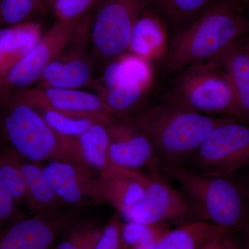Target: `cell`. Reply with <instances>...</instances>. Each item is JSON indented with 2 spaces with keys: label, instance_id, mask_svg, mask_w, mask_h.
Returning <instances> with one entry per match:
<instances>
[{
  "label": "cell",
  "instance_id": "8",
  "mask_svg": "<svg viewBox=\"0 0 249 249\" xmlns=\"http://www.w3.org/2000/svg\"><path fill=\"white\" fill-rule=\"evenodd\" d=\"M83 17L57 21L27 54L0 77V109L15 93L31 88L40 80L47 67L71 42Z\"/></svg>",
  "mask_w": 249,
  "mask_h": 249
},
{
  "label": "cell",
  "instance_id": "3",
  "mask_svg": "<svg viewBox=\"0 0 249 249\" xmlns=\"http://www.w3.org/2000/svg\"><path fill=\"white\" fill-rule=\"evenodd\" d=\"M163 171L178 181L197 220L235 234L248 231V201L244 187L233 175H205L183 165Z\"/></svg>",
  "mask_w": 249,
  "mask_h": 249
},
{
  "label": "cell",
  "instance_id": "12",
  "mask_svg": "<svg viewBox=\"0 0 249 249\" xmlns=\"http://www.w3.org/2000/svg\"><path fill=\"white\" fill-rule=\"evenodd\" d=\"M127 222L152 224L186 222L193 217L182 194L163 178L152 174L143 196L121 213Z\"/></svg>",
  "mask_w": 249,
  "mask_h": 249
},
{
  "label": "cell",
  "instance_id": "27",
  "mask_svg": "<svg viewBox=\"0 0 249 249\" xmlns=\"http://www.w3.org/2000/svg\"><path fill=\"white\" fill-rule=\"evenodd\" d=\"M36 109L52 129L67 137H78L89 129L93 124L103 122L95 119L76 117L45 108Z\"/></svg>",
  "mask_w": 249,
  "mask_h": 249
},
{
  "label": "cell",
  "instance_id": "16",
  "mask_svg": "<svg viewBox=\"0 0 249 249\" xmlns=\"http://www.w3.org/2000/svg\"><path fill=\"white\" fill-rule=\"evenodd\" d=\"M209 60L227 73L235 97L236 121L249 124V53L238 39Z\"/></svg>",
  "mask_w": 249,
  "mask_h": 249
},
{
  "label": "cell",
  "instance_id": "25",
  "mask_svg": "<svg viewBox=\"0 0 249 249\" xmlns=\"http://www.w3.org/2000/svg\"><path fill=\"white\" fill-rule=\"evenodd\" d=\"M169 231L167 222L147 224L127 222L121 227L123 249H134L149 244L158 243Z\"/></svg>",
  "mask_w": 249,
  "mask_h": 249
},
{
  "label": "cell",
  "instance_id": "15",
  "mask_svg": "<svg viewBox=\"0 0 249 249\" xmlns=\"http://www.w3.org/2000/svg\"><path fill=\"white\" fill-rule=\"evenodd\" d=\"M42 170L64 204L76 207L106 204L98 177L89 165L52 161Z\"/></svg>",
  "mask_w": 249,
  "mask_h": 249
},
{
  "label": "cell",
  "instance_id": "28",
  "mask_svg": "<svg viewBox=\"0 0 249 249\" xmlns=\"http://www.w3.org/2000/svg\"><path fill=\"white\" fill-rule=\"evenodd\" d=\"M39 10H42L40 0H0V29L29 22Z\"/></svg>",
  "mask_w": 249,
  "mask_h": 249
},
{
  "label": "cell",
  "instance_id": "11",
  "mask_svg": "<svg viewBox=\"0 0 249 249\" xmlns=\"http://www.w3.org/2000/svg\"><path fill=\"white\" fill-rule=\"evenodd\" d=\"M92 16L82 18L76 34L63 52L47 67L37 88L78 89L92 83L91 67L85 56V44L91 33Z\"/></svg>",
  "mask_w": 249,
  "mask_h": 249
},
{
  "label": "cell",
  "instance_id": "13",
  "mask_svg": "<svg viewBox=\"0 0 249 249\" xmlns=\"http://www.w3.org/2000/svg\"><path fill=\"white\" fill-rule=\"evenodd\" d=\"M108 129L111 165L134 170L144 167L153 173L160 169L151 140L132 118L113 117Z\"/></svg>",
  "mask_w": 249,
  "mask_h": 249
},
{
  "label": "cell",
  "instance_id": "32",
  "mask_svg": "<svg viewBox=\"0 0 249 249\" xmlns=\"http://www.w3.org/2000/svg\"><path fill=\"white\" fill-rule=\"evenodd\" d=\"M199 249H242L235 233L222 229Z\"/></svg>",
  "mask_w": 249,
  "mask_h": 249
},
{
  "label": "cell",
  "instance_id": "31",
  "mask_svg": "<svg viewBox=\"0 0 249 249\" xmlns=\"http://www.w3.org/2000/svg\"><path fill=\"white\" fill-rule=\"evenodd\" d=\"M122 224L117 215L111 218L103 228L102 235L95 249H123L121 240Z\"/></svg>",
  "mask_w": 249,
  "mask_h": 249
},
{
  "label": "cell",
  "instance_id": "14",
  "mask_svg": "<svg viewBox=\"0 0 249 249\" xmlns=\"http://www.w3.org/2000/svg\"><path fill=\"white\" fill-rule=\"evenodd\" d=\"M73 216L58 211L15 221L0 231V249H52Z\"/></svg>",
  "mask_w": 249,
  "mask_h": 249
},
{
  "label": "cell",
  "instance_id": "7",
  "mask_svg": "<svg viewBox=\"0 0 249 249\" xmlns=\"http://www.w3.org/2000/svg\"><path fill=\"white\" fill-rule=\"evenodd\" d=\"M181 165L205 175H234L249 165V124L231 119L216 126Z\"/></svg>",
  "mask_w": 249,
  "mask_h": 249
},
{
  "label": "cell",
  "instance_id": "9",
  "mask_svg": "<svg viewBox=\"0 0 249 249\" xmlns=\"http://www.w3.org/2000/svg\"><path fill=\"white\" fill-rule=\"evenodd\" d=\"M153 4L154 0H101L90 33L95 55L107 63L128 52L136 22Z\"/></svg>",
  "mask_w": 249,
  "mask_h": 249
},
{
  "label": "cell",
  "instance_id": "36",
  "mask_svg": "<svg viewBox=\"0 0 249 249\" xmlns=\"http://www.w3.org/2000/svg\"><path fill=\"white\" fill-rule=\"evenodd\" d=\"M246 2L249 3V0H244Z\"/></svg>",
  "mask_w": 249,
  "mask_h": 249
},
{
  "label": "cell",
  "instance_id": "18",
  "mask_svg": "<svg viewBox=\"0 0 249 249\" xmlns=\"http://www.w3.org/2000/svg\"><path fill=\"white\" fill-rule=\"evenodd\" d=\"M169 45L165 18L156 8H148L134 25L127 52L151 62H161Z\"/></svg>",
  "mask_w": 249,
  "mask_h": 249
},
{
  "label": "cell",
  "instance_id": "30",
  "mask_svg": "<svg viewBox=\"0 0 249 249\" xmlns=\"http://www.w3.org/2000/svg\"><path fill=\"white\" fill-rule=\"evenodd\" d=\"M16 201L0 179V231L23 217L16 209Z\"/></svg>",
  "mask_w": 249,
  "mask_h": 249
},
{
  "label": "cell",
  "instance_id": "5",
  "mask_svg": "<svg viewBox=\"0 0 249 249\" xmlns=\"http://www.w3.org/2000/svg\"><path fill=\"white\" fill-rule=\"evenodd\" d=\"M178 71L166 101L201 114L236 120L233 91L222 67L209 60Z\"/></svg>",
  "mask_w": 249,
  "mask_h": 249
},
{
  "label": "cell",
  "instance_id": "17",
  "mask_svg": "<svg viewBox=\"0 0 249 249\" xmlns=\"http://www.w3.org/2000/svg\"><path fill=\"white\" fill-rule=\"evenodd\" d=\"M98 180L106 204H110L121 214L142 197L150 177L110 165L100 172Z\"/></svg>",
  "mask_w": 249,
  "mask_h": 249
},
{
  "label": "cell",
  "instance_id": "34",
  "mask_svg": "<svg viewBox=\"0 0 249 249\" xmlns=\"http://www.w3.org/2000/svg\"><path fill=\"white\" fill-rule=\"evenodd\" d=\"M242 42H243V45L245 46V49H247V52H248L249 53V36L247 39L242 40Z\"/></svg>",
  "mask_w": 249,
  "mask_h": 249
},
{
  "label": "cell",
  "instance_id": "22",
  "mask_svg": "<svg viewBox=\"0 0 249 249\" xmlns=\"http://www.w3.org/2000/svg\"><path fill=\"white\" fill-rule=\"evenodd\" d=\"M109 124L96 123L78 137L85 163L99 172L111 165L109 160Z\"/></svg>",
  "mask_w": 249,
  "mask_h": 249
},
{
  "label": "cell",
  "instance_id": "21",
  "mask_svg": "<svg viewBox=\"0 0 249 249\" xmlns=\"http://www.w3.org/2000/svg\"><path fill=\"white\" fill-rule=\"evenodd\" d=\"M222 229L203 221L186 223L167 232L155 249H199Z\"/></svg>",
  "mask_w": 249,
  "mask_h": 249
},
{
  "label": "cell",
  "instance_id": "29",
  "mask_svg": "<svg viewBox=\"0 0 249 249\" xmlns=\"http://www.w3.org/2000/svg\"><path fill=\"white\" fill-rule=\"evenodd\" d=\"M100 1L101 0H58L52 9L58 20H67L89 14Z\"/></svg>",
  "mask_w": 249,
  "mask_h": 249
},
{
  "label": "cell",
  "instance_id": "26",
  "mask_svg": "<svg viewBox=\"0 0 249 249\" xmlns=\"http://www.w3.org/2000/svg\"><path fill=\"white\" fill-rule=\"evenodd\" d=\"M103 230L93 222H72L52 249H95Z\"/></svg>",
  "mask_w": 249,
  "mask_h": 249
},
{
  "label": "cell",
  "instance_id": "33",
  "mask_svg": "<svg viewBox=\"0 0 249 249\" xmlns=\"http://www.w3.org/2000/svg\"><path fill=\"white\" fill-rule=\"evenodd\" d=\"M58 0H40L41 6H42V10L45 9V8L52 7V6Z\"/></svg>",
  "mask_w": 249,
  "mask_h": 249
},
{
  "label": "cell",
  "instance_id": "2",
  "mask_svg": "<svg viewBox=\"0 0 249 249\" xmlns=\"http://www.w3.org/2000/svg\"><path fill=\"white\" fill-rule=\"evenodd\" d=\"M132 119L151 140L163 170L182 165L216 126L232 118L207 116L165 100L142 107Z\"/></svg>",
  "mask_w": 249,
  "mask_h": 249
},
{
  "label": "cell",
  "instance_id": "35",
  "mask_svg": "<svg viewBox=\"0 0 249 249\" xmlns=\"http://www.w3.org/2000/svg\"><path fill=\"white\" fill-rule=\"evenodd\" d=\"M242 249H249V229L248 231V236H247V242H246L245 247L244 248H242Z\"/></svg>",
  "mask_w": 249,
  "mask_h": 249
},
{
  "label": "cell",
  "instance_id": "20",
  "mask_svg": "<svg viewBox=\"0 0 249 249\" xmlns=\"http://www.w3.org/2000/svg\"><path fill=\"white\" fill-rule=\"evenodd\" d=\"M21 166L29 196V209L41 213L58 211L65 205L49 184L42 168L24 160Z\"/></svg>",
  "mask_w": 249,
  "mask_h": 249
},
{
  "label": "cell",
  "instance_id": "24",
  "mask_svg": "<svg viewBox=\"0 0 249 249\" xmlns=\"http://www.w3.org/2000/svg\"><path fill=\"white\" fill-rule=\"evenodd\" d=\"M24 159L8 145H0V179L17 204L29 207L22 163Z\"/></svg>",
  "mask_w": 249,
  "mask_h": 249
},
{
  "label": "cell",
  "instance_id": "19",
  "mask_svg": "<svg viewBox=\"0 0 249 249\" xmlns=\"http://www.w3.org/2000/svg\"><path fill=\"white\" fill-rule=\"evenodd\" d=\"M41 37L40 24L31 21L0 29V77L27 54Z\"/></svg>",
  "mask_w": 249,
  "mask_h": 249
},
{
  "label": "cell",
  "instance_id": "23",
  "mask_svg": "<svg viewBox=\"0 0 249 249\" xmlns=\"http://www.w3.org/2000/svg\"><path fill=\"white\" fill-rule=\"evenodd\" d=\"M216 0H154L153 6L173 28L182 31Z\"/></svg>",
  "mask_w": 249,
  "mask_h": 249
},
{
  "label": "cell",
  "instance_id": "10",
  "mask_svg": "<svg viewBox=\"0 0 249 249\" xmlns=\"http://www.w3.org/2000/svg\"><path fill=\"white\" fill-rule=\"evenodd\" d=\"M16 103H24L35 109L45 108L76 117L95 119L107 124L113 119L99 95L79 89L28 88L15 93L2 108Z\"/></svg>",
  "mask_w": 249,
  "mask_h": 249
},
{
  "label": "cell",
  "instance_id": "4",
  "mask_svg": "<svg viewBox=\"0 0 249 249\" xmlns=\"http://www.w3.org/2000/svg\"><path fill=\"white\" fill-rule=\"evenodd\" d=\"M1 109L0 139L24 160L86 164L78 137L55 132L34 107L16 103Z\"/></svg>",
  "mask_w": 249,
  "mask_h": 249
},
{
  "label": "cell",
  "instance_id": "1",
  "mask_svg": "<svg viewBox=\"0 0 249 249\" xmlns=\"http://www.w3.org/2000/svg\"><path fill=\"white\" fill-rule=\"evenodd\" d=\"M249 34V3L216 0L182 31L174 36L160 62L163 71L173 73L209 60Z\"/></svg>",
  "mask_w": 249,
  "mask_h": 249
},
{
  "label": "cell",
  "instance_id": "6",
  "mask_svg": "<svg viewBox=\"0 0 249 249\" xmlns=\"http://www.w3.org/2000/svg\"><path fill=\"white\" fill-rule=\"evenodd\" d=\"M155 80L151 62L126 52L107 62L101 81L94 83L111 115L124 117L142 109Z\"/></svg>",
  "mask_w": 249,
  "mask_h": 249
}]
</instances>
